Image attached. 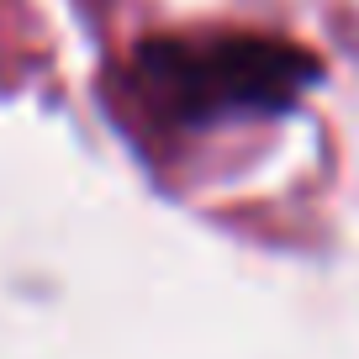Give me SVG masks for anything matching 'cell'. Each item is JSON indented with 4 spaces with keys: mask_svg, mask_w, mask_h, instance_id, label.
I'll use <instances>...</instances> for the list:
<instances>
[{
    "mask_svg": "<svg viewBox=\"0 0 359 359\" xmlns=\"http://www.w3.org/2000/svg\"><path fill=\"white\" fill-rule=\"evenodd\" d=\"M137 74L148 95L175 122L206 127L233 116H275L317 85V58L275 37H154L137 48Z\"/></svg>",
    "mask_w": 359,
    "mask_h": 359,
    "instance_id": "obj_1",
    "label": "cell"
}]
</instances>
